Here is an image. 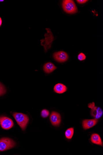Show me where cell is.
Returning <instances> with one entry per match:
<instances>
[{
	"label": "cell",
	"mask_w": 103,
	"mask_h": 155,
	"mask_svg": "<svg viewBox=\"0 0 103 155\" xmlns=\"http://www.w3.org/2000/svg\"><path fill=\"white\" fill-rule=\"evenodd\" d=\"M2 20L1 19V18L0 17V26H1V25H2Z\"/></svg>",
	"instance_id": "cell-18"
},
{
	"label": "cell",
	"mask_w": 103,
	"mask_h": 155,
	"mask_svg": "<svg viewBox=\"0 0 103 155\" xmlns=\"http://www.w3.org/2000/svg\"><path fill=\"white\" fill-rule=\"evenodd\" d=\"M47 33L44 35V39L41 40V45L44 47L45 51H46L51 47V44L55 38L50 29L46 28Z\"/></svg>",
	"instance_id": "cell-2"
},
{
	"label": "cell",
	"mask_w": 103,
	"mask_h": 155,
	"mask_svg": "<svg viewBox=\"0 0 103 155\" xmlns=\"http://www.w3.org/2000/svg\"><path fill=\"white\" fill-rule=\"evenodd\" d=\"M6 92V90L5 87L0 83V96L4 95Z\"/></svg>",
	"instance_id": "cell-14"
},
{
	"label": "cell",
	"mask_w": 103,
	"mask_h": 155,
	"mask_svg": "<svg viewBox=\"0 0 103 155\" xmlns=\"http://www.w3.org/2000/svg\"><path fill=\"white\" fill-rule=\"evenodd\" d=\"M98 122V119H85L83 122V126L85 130L89 129L95 126Z\"/></svg>",
	"instance_id": "cell-8"
},
{
	"label": "cell",
	"mask_w": 103,
	"mask_h": 155,
	"mask_svg": "<svg viewBox=\"0 0 103 155\" xmlns=\"http://www.w3.org/2000/svg\"><path fill=\"white\" fill-rule=\"evenodd\" d=\"M62 6L64 11L68 14H75L78 11L74 2L71 0L64 1L62 2Z\"/></svg>",
	"instance_id": "cell-3"
},
{
	"label": "cell",
	"mask_w": 103,
	"mask_h": 155,
	"mask_svg": "<svg viewBox=\"0 0 103 155\" xmlns=\"http://www.w3.org/2000/svg\"><path fill=\"white\" fill-rule=\"evenodd\" d=\"M13 116L22 130H25L29 121L28 116L23 113L16 112L13 113Z\"/></svg>",
	"instance_id": "cell-1"
},
{
	"label": "cell",
	"mask_w": 103,
	"mask_h": 155,
	"mask_svg": "<svg viewBox=\"0 0 103 155\" xmlns=\"http://www.w3.org/2000/svg\"><path fill=\"white\" fill-rule=\"evenodd\" d=\"M50 120L53 125L59 126L61 122V117L59 114L56 112H53L50 116Z\"/></svg>",
	"instance_id": "cell-7"
},
{
	"label": "cell",
	"mask_w": 103,
	"mask_h": 155,
	"mask_svg": "<svg viewBox=\"0 0 103 155\" xmlns=\"http://www.w3.org/2000/svg\"><path fill=\"white\" fill-rule=\"evenodd\" d=\"M57 69L56 66L51 62H48L44 66L43 69L44 72L48 73H50Z\"/></svg>",
	"instance_id": "cell-9"
},
{
	"label": "cell",
	"mask_w": 103,
	"mask_h": 155,
	"mask_svg": "<svg viewBox=\"0 0 103 155\" xmlns=\"http://www.w3.org/2000/svg\"><path fill=\"white\" fill-rule=\"evenodd\" d=\"M4 1H0V2H3Z\"/></svg>",
	"instance_id": "cell-19"
},
{
	"label": "cell",
	"mask_w": 103,
	"mask_h": 155,
	"mask_svg": "<svg viewBox=\"0 0 103 155\" xmlns=\"http://www.w3.org/2000/svg\"><path fill=\"white\" fill-rule=\"evenodd\" d=\"M16 145L15 142L12 139L8 138H3L0 139V152L12 149Z\"/></svg>",
	"instance_id": "cell-4"
},
{
	"label": "cell",
	"mask_w": 103,
	"mask_h": 155,
	"mask_svg": "<svg viewBox=\"0 0 103 155\" xmlns=\"http://www.w3.org/2000/svg\"><path fill=\"white\" fill-rule=\"evenodd\" d=\"M91 141L92 142L96 145H102V143L99 135L97 134H93L91 136Z\"/></svg>",
	"instance_id": "cell-11"
},
{
	"label": "cell",
	"mask_w": 103,
	"mask_h": 155,
	"mask_svg": "<svg viewBox=\"0 0 103 155\" xmlns=\"http://www.w3.org/2000/svg\"><path fill=\"white\" fill-rule=\"evenodd\" d=\"M0 124L3 129L8 130L13 127L14 123L10 118L5 117H1Z\"/></svg>",
	"instance_id": "cell-5"
},
{
	"label": "cell",
	"mask_w": 103,
	"mask_h": 155,
	"mask_svg": "<svg viewBox=\"0 0 103 155\" xmlns=\"http://www.w3.org/2000/svg\"><path fill=\"white\" fill-rule=\"evenodd\" d=\"M74 134V128H71L67 130L65 132V136L66 138L68 139H71Z\"/></svg>",
	"instance_id": "cell-12"
},
{
	"label": "cell",
	"mask_w": 103,
	"mask_h": 155,
	"mask_svg": "<svg viewBox=\"0 0 103 155\" xmlns=\"http://www.w3.org/2000/svg\"><path fill=\"white\" fill-rule=\"evenodd\" d=\"M97 113L95 118L97 119L101 118L103 115V111L102 109L100 107L97 108Z\"/></svg>",
	"instance_id": "cell-13"
},
{
	"label": "cell",
	"mask_w": 103,
	"mask_h": 155,
	"mask_svg": "<svg viewBox=\"0 0 103 155\" xmlns=\"http://www.w3.org/2000/svg\"><path fill=\"white\" fill-rule=\"evenodd\" d=\"M77 2L80 4H83L86 3L88 1L87 0H77Z\"/></svg>",
	"instance_id": "cell-17"
},
{
	"label": "cell",
	"mask_w": 103,
	"mask_h": 155,
	"mask_svg": "<svg viewBox=\"0 0 103 155\" xmlns=\"http://www.w3.org/2000/svg\"><path fill=\"white\" fill-rule=\"evenodd\" d=\"M50 112L48 110L46 109L43 110L41 112V116L44 118L47 117L49 115Z\"/></svg>",
	"instance_id": "cell-15"
},
{
	"label": "cell",
	"mask_w": 103,
	"mask_h": 155,
	"mask_svg": "<svg viewBox=\"0 0 103 155\" xmlns=\"http://www.w3.org/2000/svg\"><path fill=\"white\" fill-rule=\"evenodd\" d=\"M54 58L59 62H64L68 59V56L67 53L63 51L56 52L53 54Z\"/></svg>",
	"instance_id": "cell-6"
},
{
	"label": "cell",
	"mask_w": 103,
	"mask_h": 155,
	"mask_svg": "<svg viewBox=\"0 0 103 155\" xmlns=\"http://www.w3.org/2000/svg\"><path fill=\"white\" fill-rule=\"evenodd\" d=\"M86 56L83 53H80L78 56V59L80 61L86 59Z\"/></svg>",
	"instance_id": "cell-16"
},
{
	"label": "cell",
	"mask_w": 103,
	"mask_h": 155,
	"mask_svg": "<svg viewBox=\"0 0 103 155\" xmlns=\"http://www.w3.org/2000/svg\"><path fill=\"white\" fill-rule=\"evenodd\" d=\"M54 90L57 93L62 94L67 91V88L62 84L58 83L55 86Z\"/></svg>",
	"instance_id": "cell-10"
}]
</instances>
